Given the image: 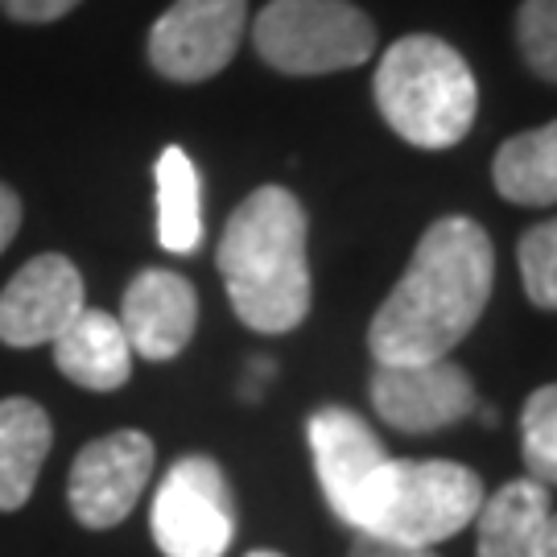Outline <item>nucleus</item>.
Masks as SVG:
<instances>
[{"label": "nucleus", "instance_id": "9", "mask_svg": "<svg viewBox=\"0 0 557 557\" xmlns=\"http://www.w3.org/2000/svg\"><path fill=\"white\" fill-rule=\"evenodd\" d=\"M475 384L450 363H376L372 372V409L384 425L400 434H434L475 413Z\"/></svg>", "mask_w": 557, "mask_h": 557}, {"label": "nucleus", "instance_id": "18", "mask_svg": "<svg viewBox=\"0 0 557 557\" xmlns=\"http://www.w3.org/2000/svg\"><path fill=\"white\" fill-rule=\"evenodd\" d=\"M520 438H524V467L537 483H557V384H545L524 400L520 413Z\"/></svg>", "mask_w": 557, "mask_h": 557}, {"label": "nucleus", "instance_id": "16", "mask_svg": "<svg viewBox=\"0 0 557 557\" xmlns=\"http://www.w3.org/2000/svg\"><path fill=\"white\" fill-rule=\"evenodd\" d=\"M492 182L517 207H554L557 202V120L533 133H517L499 145Z\"/></svg>", "mask_w": 557, "mask_h": 557}, {"label": "nucleus", "instance_id": "13", "mask_svg": "<svg viewBox=\"0 0 557 557\" xmlns=\"http://www.w3.org/2000/svg\"><path fill=\"white\" fill-rule=\"evenodd\" d=\"M50 347L62 376L91 393H112L133 376V347L124 338V326L116 314L96 306H83Z\"/></svg>", "mask_w": 557, "mask_h": 557}, {"label": "nucleus", "instance_id": "4", "mask_svg": "<svg viewBox=\"0 0 557 557\" xmlns=\"http://www.w3.org/2000/svg\"><path fill=\"white\" fill-rule=\"evenodd\" d=\"M483 483L471 467L446 458H393L363 487L351 529L359 537L425 545L450 541L475 520Z\"/></svg>", "mask_w": 557, "mask_h": 557}, {"label": "nucleus", "instance_id": "2", "mask_svg": "<svg viewBox=\"0 0 557 557\" xmlns=\"http://www.w3.org/2000/svg\"><path fill=\"white\" fill-rule=\"evenodd\" d=\"M306 207L285 186H260L232 211L220 239V277L232 310L260 335H285L310 314Z\"/></svg>", "mask_w": 557, "mask_h": 557}, {"label": "nucleus", "instance_id": "1", "mask_svg": "<svg viewBox=\"0 0 557 557\" xmlns=\"http://www.w3.org/2000/svg\"><path fill=\"white\" fill-rule=\"evenodd\" d=\"M496 281L492 239L467 215L430 223L397 289L368 326L376 363H434L471 335Z\"/></svg>", "mask_w": 557, "mask_h": 557}, {"label": "nucleus", "instance_id": "12", "mask_svg": "<svg viewBox=\"0 0 557 557\" xmlns=\"http://www.w3.org/2000/svg\"><path fill=\"white\" fill-rule=\"evenodd\" d=\"M120 326L140 359H174L199 326V294L182 273L140 269L120 301Z\"/></svg>", "mask_w": 557, "mask_h": 557}, {"label": "nucleus", "instance_id": "19", "mask_svg": "<svg viewBox=\"0 0 557 557\" xmlns=\"http://www.w3.org/2000/svg\"><path fill=\"white\" fill-rule=\"evenodd\" d=\"M524 294L541 310H557V220H545L520 236L517 248Z\"/></svg>", "mask_w": 557, "mask_h": 557}, {"label": "nucleus", "instance_id": "20", "mask_svg": "<svg viewBox=\"0 0 557 557\" xmlns=\"http://www.w3.org/2000/svg\"><path fill=\"white\" fill-rule=\"evenodd\" d=\"M517 41L541 79L557 83V0H524L517 13Z\"/></svg>", "mask_w": 557, "mask_h": 557}, {"label": "nucleus", "instance_id": "7", "mask_svg": "<svg viewBox=\"0 0 557 557\" xmlns=\"http://www.w3.org/2000/svg\"><path fill=\"white\" fill-rule=\"evenodd\" d=\"M248 0H174L149 29V62L174 83L215 79L236 59Z\"/></svg>", "mask_w": 557, "mask_h": 557}, {"label": "nucleus", "instance_id": "5", "mask_svg": "<svg viewBox=\"0 0 557 557\" xmlns=\"http://www.w3.org/2000/svg\"><path fill=\"white\" fill-rule=\"evenodd\" d=\"M252 46L281 75H331L372 59L376 25L351 0H269Z\"/></svg>", "mask_w": 557, "mask_h": 557}, {"label": "nucleus", "instance_id": "10", "mask_svg": "<svg viewBox=\"0 0 557 557\" xmlns=\"http://www.w3.org/2000/svg\"><path fill=\"white\" fill-rule=\"evenodd\" d=\"M87 306L79 269L62 252H41L21 264L0 289V343L41 347L66 331V322Z\"/></svg>", "mask_w": 557, "mask_h": 557}, {"label": "nucleus", "instance_id": "17", "mask_svg": "<svg viewBox=\"0 0 557 557\" xmlns=\"http://www.w3.org/2000/svg\"><path fill=\"white\" fill-rule=\"evenodd\" d=\"M158 244L174 257H190L202 244V182L186 149L170 145L158 158Z\"/></svg>", "mask_w": 557, "mask_h": 557}, {"label": "nucleus", "instance_id": "21", "mask_svg": "<svg viewBox=\"0 0 557 557\" xmlns=\"http://www.w3.org/2000/svg\"><path fill=\"white\" fill-rule=\"evenodd\" d=\"M83 0H0V9L13 21H25V25H46V21L66 17L71 9H79Z\"/></svg>", "mask_w": 557, "mask_h": 557}, {"label": "nucleus", "instance_id": "22", "mask_svg": "<svg viewBox=\"0 0 557 557\" xmlns=\"http://www.w3.org/2000/svg\"><path fill=\"white\" fill-rule=\"evenodd\" d=\"M351 557H438V554H434V549H425V545H393V541L356 537Z\"/></svg>", "mask_w": 557, "mask_h": 557}, {"label": "nucleus", "instance_id": "15", "mask_svg": "<svg viewBox=\"0 0 557 557\" xmlns=\"http://www.w3.org/2000/svg\"><path fill=\"white\" fill-rule=\"evenodd\" d=\"M549 512H554V504H549V487L545 483H537V479L504 483L496 496L479 504L475 557H529Z\"/></svg>", "mask_w": 557, "mask_h": 557}, {"label": "nucleus", "instance_id": "8", "mask_svg": "<svg viewBox=\"0 0 557 557\" xmlns=\"http://www.w3.org/2000/svg\"><path fill=\"white\" fill-rule=\"evenodd\" d=\"M153 438L140 430H116L87 442L66 479V504L83 529H116L137 508L145 483L153 475Z\"/></svg>", "mask_w": 557, "mask_h": 557}, {"label": "nucleus", "instance_id": "24", "mask_svg": "<svg viewBox=\"0 0 557 557\" xmlns=\"http://www.w3.org/2000/svg\"><path fill=\"white\" fill-rule=\"evenodd\" d=\"M529 557H557V512H549V520L541 524L537 541H533V554Z\"/></svg>", "mask_w": 557, "mask_h": 557}, {"label": "nucleus", "instance_id": "23", "mask_svg": "<svg viewBox=\"0 0 557 557\" xmlns=\"http://www.w3.org/2000/svg\"><path fill=\"white\" fill-rule=\"evenodd\" d=\"M17 227H21V199H17V190L0 182V252L13 244Z\"/></svg>", "mask_w": 557, "mask_h": 557}, {"label": "nucleus", "instance_id": "3", "mask_svg": "<svg viewBox=\"0 0 557 557\" xmlns=\"http://www.w3.org/2000/svg\"><path fill=\"white\" fill-rule=\"evenodd\" d=\"M376 108L400 140L418 149H450L471 133L479 83L450 41L413 34L384 50L376 66Z\"/></svg>", "mask_w": 557, "mask_h": 557}, {"label": "nucleus", "instance_id": "11", "mask_svg": "<svg viewBox=\"0 0 557 557\" xmlns=\"http://www.w3.org/2000/svg\"><path fill=\"white\" fill-rule=\"evenodd\" d=\"M306 438H310L322 496L343 524H351V512H356L363 487L388 462L384 442L372 434L368 421L343 405H322L306 425Z\"/></svg>", "mask_w": 557, "mask_h": 557}, {"label": "nucleus", "instance_id": "6", "mask_svg": "<svg viewBox=\"0 0 557 557\" xmlns=\"http://www.w3.org/2000/svg\"><path fill=\"white\" fill-rule=\"evenodd\" d=\"M149 529L165 557L227 554L236 537V496L220 462L207 455L178 458L153 496Z\"/></svg>", "mask_w": 557, "mask_h": 557}, {"label": "nucleus", "instance_id": "25", "mask_svg": "<svg viewBox=\"0 0 557 557\" xmlns=\"http://www.w3.org/2000/svg\"><path fill=\"white\" fill-rule=\"evenodd\" d=\"M244 557H285V554H273V549H252V554H244Z\"/></svg>", "mask_w": 557, "mask_h": 557}, {"label": "nucleus", "instance_id": "14", "mask_svg": "<svg viewBox=\"0 0 557 557\" xmlns=\"http://www.w3.org/2000/svg\"><path fill=\"white\" fill-rule=\"evenodd\" d=\"M50 442H54V425L38 400H0V512H17L34 496Z\"/></svg>", "mask_w": 557, "mask_h": 557}]
</instances>
